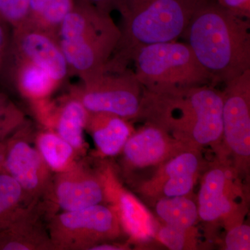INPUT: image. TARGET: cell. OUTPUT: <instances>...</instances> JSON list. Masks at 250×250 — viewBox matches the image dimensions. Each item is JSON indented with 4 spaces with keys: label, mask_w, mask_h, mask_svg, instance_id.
<instances>
[{
    "label": "cell",
    "mask_w": 250,
    "mask_h": 250,
    "mask_svg": "<svg viewBox=\"0 0 250 250\" xmlns=\"http://www.w3.org/2000/svg\"><path fill=\"white\" fill-rule=\"evenodd\" d=\"M136 120L155 125L190 147L210 146L220 151L223 141V95L212 85L172 93L143 89Z\"/></svg>",
    "instance_id": "6da1fadb"
},
{
    "label": "cell",
    "mask_w": 250,
    "mask_h": 250,
    "mask_svg": "<svg viewBox=\"0 0 250 250\" xmlns=\"http://www.w3.org/2000/svg\"><path fill=\"white\" fill-rule=\"evenodd\" d=\"M182 37L213 86L250 70V19L231 14L216 0H202Z\"/></svg>",
    "instance_id": "7a4b0ae2"
},
{
    "label": "cell",
    "mask_w": 250,
    "mask_h": 250,
    "mask_svg": "<svg viewBox=\"0 0 250 250\" xmlns=\"http://www.w3.org/2000/svg\"><path fill=\"white\" fill-rule=\"evenodd\" d=\"M202 0H115L121 38L105 72L128 68L145 46L178 40Z\"/></svg>",
    "instance_id": "3957f363"
},
{
    "label": "cell",
    "mask_w": 250,
    "mask_h": 250,
    "mask_svg": "<svg viewBox=\"0 0 250 250\" xmlns=\"http://www.w3.org/2000/svg\"><path fill=\"white\" fill-rule=\"evenodd\" d=\"M57 38L70 75L85 82L105 72L121 30L111 14L83 0H75Z\"/></svg>",
    "instance_id": "277c9868"
},
{
    "label": "cell",
    "mask_w": 250,
    "mask_h": 250,
    "mask_svg": "<svg viewBox=\"0 0 250 250\" xmlns=\"http://www.w3.org/2000/svg\"><path fill=\"white\" fill-rule=\"evenodd\" d=\"M135 75L143 89L172 93L210 85L209 75L187 43L171 41L145 46L133 58Z\"/></svg>",
    "instance_id": "5b68a950"
},
{
    "label": "cell",
    "mask_w": 250,
    "mask_h": 250,
    "mask_svg": "<svg viewBox=\"0 0 250 250\" xmlns=\"http://www.w3.org/2000/svg\"><path fill=\"white\" fill-rule=\"evenodd\" d=\"M218 159L202 175L197 203L200 220L220 222L227 231L244 223L248 207L239 174L229 161Z\"/></svg>",
    "instance_id": "8992f818"
},
{
    "label": "cell",
    "mask_w": 250,
    "mask_h": 250,
    "mask_svg": "<svg viewBox=\"0 0 250 250\" xmlns=\"http://www.w3.org/2000/svg\"><path fill=\"white\" fill-rule=\"evenodd\" d=\"M47 228L54 250H90L123 233L116 213L106 204L55 213Z\"/></svg>",
    "instance_id": "52a82bcc"
},
{
    "label": "cell",
    "mask_w": 250,
    "mask_h": 250,
    "mask_svg": "<svg viewBox=\"0 0 250 250\" xmlns=\"http://www.w3.org/2000/svg\"><path fill=\"white\" fill-rule=\"evenodd\" d=\"M143 88L134 70L104 72L98 77L72 85L69 94L89 113H108L126 121L136 120L142 101Z\"/></svg>",
    "instance_id": "ba28073f"
},
{
    "label": "cell",
    "mask_w": 250,
    "mask_h": 250,
    "mask_svg": "<svg viewBox=\"0 0 250 250\" xmlns=\"http://www.w3.org/2000/svg\"><path fill=\"white\" fill-rule=\"evenodd\" d=\"M223 141L217 154L228 159L242 177L250 163V70L225 83Z\"/></svg>",
    "instance_id": "9c48e42d"
},
{
    "label": "cell",
    "mask_w": 250,
    "mask_h": 250,
    "mask_svg": "<svg viewBox=\"0 0 250 250\" xmlns=\"http://www.w3.org/2000/svg\"><path fill=\"white\" fill-rule=\"evenodd\" d=\"M31 125L27 121L5 140L3 171L11 175L22 187L28 205L48 202L52 190V171L31 141Z\"/></svg>",
    "instance_id": "30bf717a"
},
{
    "label": "cell",
    "mask_w": 250,
    "mask_h": 250,
    "mask_svg": "<svg viewBox=\"0 0 250 250\" xmlns=\"http://www.w3.org/2000/svg\"><path fill=\"white\" fill-rule=\"evenodd\" d=\"M98 170L104 187L105 204L116 213L129 243L143 247L156 241L160 225L150 210L123 185L113 166L101 163Z\"/></svg>",
    "instance_id": "8fae6325"
},
{
    "label": "cell",
    "mask_w": 250,
    "mask_h": 250,
    "mask_svg": "<svg viewBox=\"0 0 250 250\" xmlns=\"http://www.w3.org/2000/svg\"><path fill=\"white\" fill-rule=\"evenodd\" d=\"M202 149L190 147L181 151L157 167L152 177L142 181L136 191L149 203L161 197L191 195L205 168Z\"/></svg>",
    "instance_id": "7c38bea8"
},
{
    "label": "cell",
    "mask_w": 250,
    "mask_h": 250,
    "mask_svg": "<svg viewBox=\"0 0 250 250\" xmlns=\"http://www.w3.org/2000/svg\"><path fill=\"white\" fill-rule=\"evenodd\" d=\"M100 204H105V192L98 167L78 161L68 170L53 176L49 205L54 213L57 207L71 211Z\"/></svg>",
    "instance_id": "4fadbf2b"
},
{
    "label": "cell",
    "mask_w": 250,
    "mask_h": 250,
    "mask_svg": "<svg viewBox=\"0 0 250 250\" xmlns=\"http://www.w3.org/2000/svg\"><path fill=\"white\" fill-rule=\"evenodd\" d=\"M9 52L41 67L60 85L70 75L57 36L30 23L12 29Z\"/></svg>",
    "instance_id": "5bb4252c"
},
{
    "label": "cell",
    "mask_w": 250,
    "mask_h": 250,
    "mask_svg": "<svg viewBox=\"0 0 250 250\" xmlns=\"http://www.w3.org/2000/svg\"><path fill=\"white\" fill-rule=\"evenodd\" d=\"M187 148L190 147L174 139L164 129L146 123L144 126L131 133L122 149L123 170L130 173L159 167Z\"/></svg>",
    "instance_id": "9a60e30c"
},
{
    "label": "cell",
    "mask_w": 250,
    "mask_h": 250,
    "mask_svg": "<svg viewBox=\"0 0 250 250\" xmlns=\"http://www.w3.org/2000/svg\"><path fill=\"white\" fill-rule=\"evenodd\" d=\"M51 215L47 202L27 206L9 226L0 231V250H54L47 223H44Z\"/></svg>",
    "instance_id": "2e32d148"
},
{
    "label": "cell",
    "mask_w": 250,
    "mask_h": 250,
    "mask_svg": "<svg viewBox=\"0 0 250 250\" xmlns=\"http://www.w3.org/2000/svg\"><path fill=\"white\" fill-rule=\"evenodd\" d=\"M45 129L52 130L82 154L85 151L83 131L88 111L75 97L68 94L57 102L49 99L33 104Z\"/></svg>",
    "instance_id": "e0dca14e"
},
{
    "label": "cell",
    "mask_w": 250,
    "mask_h": 250,
    "mask_svg": "<svg viewBox=\"0 0 250 250\" xmlns=\"http://www.w3.org/2000/svg\"><path fill=\"white\" fill-rule=\"evenodd\" d=\"M1 81L9 83L32 104L48 100L60 85L45 70L13 55L9 51Z\"/></svg>",
    "instance_id": "ac0fdd59"
},
{
    "label": "cell",
    "mask_w": 250,
    "mask_h": 250,
    "mask_svg": "<svg viewBox=\"0 0 250 250\" xmlns=\"http://www.w3.org/2000/svg\"><path fill=\"white\" fill-rule=\"evenodd\" d=\"M85 130L91 135L98 152L104 156L119 154L134 131L128 121L121 117L89 112Z\"/></svg>",
    "instance_id": "d6986e66"
},
{
    "label": "cell",
    "mask_w": 250,
    "mask_h": 250,
    "mask_svg": "<svg viewBox=\"0 0 250 250\" xmlns=\"http://www.w3.org/2000/svg\"><path fill=\"white\" fill-rule=\"evenodd\" d=\"M34 142L42 159L54 173L68 170L78 161L77 157L80 154L75 148L52 130L39 131L35 135Z\"/></svg>",
    "instance_id": "ffe728a7"
},
{
    "label": "cell",
    "mask_w": 250,
    "mask_h": 250,
    "mask_svg": "<svg viewBox=\"0 0 250 250\" xmlns=\"http://www.w3.org/2000/svg\"><path fill=\"white\" fill-rule=\"evenodd\" d=\"M152 205L156 214L165 225L179 228L195 226L200 220L197 202L191 195L161 197Z\"/></svg>",
    "instance_id": "44dd1931"
},
{
    "label": "cell",
    "mask_w": 250,
    "mask_h": 250,
    "mask_svg": "<svg viewBox=\"0 0 250 250\" xmlns=\"http://www.w3.org/2000/svg\"><path fill=\"white\" fill-rule=\"evenodd\" d=\"M29 206L22 187L9 174L0 171V231Z\"/></svg>",
    "instance_id": "7402d4cb"
},
{
    "label": "cell",
    "mask_w": 250,
    "mask_h": 250,
    "mask_svg": "<svg viewBox=\"0 0 250 250\" xmlns=\"http://www.w3.org/2000/svg\"><path fill=\"white\" fill-rule=\"evenodd\" d=\"M198 237L195 226L179 228L164 224L158 229L156 240L170 250H191L198 248Z\"/></svg>",
    "instance_id": "603a6c76"
},
{
    "label": "cell",
    "mask_w": 250,
    "mask_h": 250,
    "mask_svg": "<svg viewBox=\"0 0 250 250\" xmlns=\"http://www.w3.org/2000/svg\"><path fill=\"white\" fill-rule=\"evenodd\" d=\"M74 4L75 0H50L42 14L30 24L57 36L62 21L71 11Z\"/></svg>",
    "instance_id": "cb8c5ba5"
},
{
    "label": "cell",
    "mask_w": 250,
    "mask_h": 250,
    "mask_svg": "<svg viewBox=\"0 0 250 250\" xmlns=\"http://www.w3.org/2000/svg\"><path fill=\"white\" fill-rule=\"evenodd\" d=\"M25 121L22 111L0 91V141L9 138Z\"/></svg>",
    "instance_id": "d4e9b609"
},
{
    "label": "cell",
    "mask_w": 250,
    "mask_h": 250,
    "mask_svg": "<svg viewBox=\"0 0 250 250\" xmlns=\"http://www.w3.org/2000/svg\"><path fill=\"white\" fill-rule=\"evenodd\" d=\"M30 0H0V19L12 29L29 21Z\"/></svg>",
    "instance_id": "484cf974"
},
{
    "label": "cell",
    "mask_w": 250,
    "mask_h": 250,
    "mask_svg": "<svg viewBox=\"0 0 250 250\" xmlns=\"http://www.w3.org/2000/svg\"><path fill=\"white\" fill-rule=\"evenodd\" d=\"M223 247L226 250H250V225L243 223L227 230Z\"/></svg>",
    "instance_id": "4316f807"
},
{
    "label": "cell",
    "mask_w": 250,
    "mask_h": 250,
    "mask_svg": "<svg viewBox=\"0 0 250 250\" xmlns=\"http://www.w3.org/2000/svg\"><path fill=\"white\" fill-rule=\"evenodd\" d=\"M12 28L0 19V79L11 45Z\"/></svg>",
    "instance_id": "83f0119b"
},
{
    "label": "cell",
    "mask_w": 250,
    "mask_h": 250,
    "mask_svg": "<svg viewBox=\"0 0 250 250\" xmlns=\"http://www.w3.org/2000/svg\"><path fill=\"white\" fill-rule=\"evenodd\" d=\"M220 6L238 17L250 19V0H216Z\"/></svg>",
    "instance_id": "f1b7e54d"
},
{
    "label": "cell",
    "mask_w": 250,
    "mask_h": 250,
    "mask_svg": "<svg viewBox=\"0 0 250 250\" xmlns=\"http://www.w3.org/2000/svg\"><path fill=\"white\" fill-rule=\"evenodd\" d=\"M83 1L90 3L100 11L107 14H111V11L114 9L115 0H83Z\"/></svg>",
    "instance_id": "f546056e"
},
{
    "label": "cell",
    "mask_w": 250,
    "mask_h": 250,
    "mask_svg": "<svg viewBox=\"0 0 250 250\" xmlns=\"http://www.w3.org/2000/svg\"><path fill=\"white\" fill-rule=\"evenodd\" d=\"M129 249V244H118L114 242L109 241L97 245L90 250H126Z\"/></svg>",
    "instance_id": "4dcf8cb0"
},
{
    "label": "cell",
    "mask_w": 250,
    "mask_h": 250,
    "mask_svg": "<svg viewBox=\"0 0 250 250\" xmlns=\"http://www.w3.org/2000/svg\"><path fill=\"white\" fill-rule=\"evenodd\" d=\"M5 151V141H0V171L3 170Z\"/></svg>",
    "instance_id": "1f68e13d"
}]
</instances>
